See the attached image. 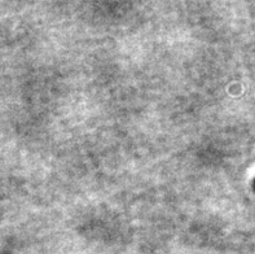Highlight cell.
<instances>
[{
  "label": "cell",
  "mask_w": 255,
  "mask_h": 254,
  "mask_svg": "<svg viewBox=\"0 0 255 254\" xmlns=\"http://www.w3.org/2000/svg\"><path fill=\"white\" fill-rule=\"evenodd\" d=\"M254 188H255V180H254Z\"/></svg>",
  "instance_id": "obj_1"
}]
</instances>
